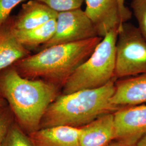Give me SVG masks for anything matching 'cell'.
<instances>
[{"label":"cell","mask_w":146,"mask_h":146,"mask_svg":"<svg viewBox=\"0 0 146 146\" xmlns=\"http://www.w3.org/2000/svg\"><path fill=\"white\" fill-rule=\"evenodd\" d=\"M131 7L137 22V28L146 40V0H131Z\"/></svg>","instance_id":"2e32d148"},{"label":"cell","mask_w":146,"mask_h":146,"mask_svg":"<svg viewBox=\"0 0 146 146\" xmlns=\"http://www.w3.org/2000/svg\"><path fill=\"white\" fill-rule=\"evenodd\" d=\"M119 29L104 36L94 52L68 78L61 94L99 88L115 80L116 43Z\"/></svg>","instance_id":"277c9868"},{"label":"cell","mask_w":146,"mask_h":146,"mask_svg":"<svg viewBox=\"0 0 146 146\" xmlns=\"http://www.w3.org/2000/svg\"><path fill=\"white\" fill-rule=\"evenodd\" d=\"M7 106H8V104H7V102H6V101L0 95V108L5 107Z\"/></svg>","instance_id":"603a6c76"},{"label":"cell","mask_w":146,"mask_h":146,"mask_svg":"<svg viewBox=\"0 0 146 146\" xmlns=\"http://www.w3.org/2000/svg\"><path fill=\"white\" fill-rule=\"evenodd\" d=\"M114 114L116 140L134 146L146 135V104L122 107Z\"/></svg>","instance_id":"52a82bcc"},{"label":"cell","mask_w":146,"mask_h":146,"mask_svg":"<svg viewBox=\"0 0 146 146\" xmlns=\"http://www.w3.org/2000/svg\"><path fill=\"white\" fill-rule=\"evenodd\" d=\"M54 19L41 26L28 31H16L14 34L17 41L29 50L38 49L53 36L56 28Z\"/></svg>","instance_id":"5bb4252c"},{"label":"cell","mask_w":146,"mask_h":146,"mask_svg":"<svg viewBox=\"0 0 146 146\" xmlns=\"http://www.w3.org/2000/svg\"><path fill=\"white\" fill-rule=\"evenodd\" d=\"M3 146H34L29 135L21 129L15 121L7 132Z\"/></svg>","instance_id":"9a60e30c"},{"label":"cell","mask_w":146,"mask_h":146,"mask_svg":"<svg viewBox=\"0 0 146 146\" xmlns=\"http://www.w3.org/2000/svg\"><path fill=\"white\" fill-rule=\"evenodd\" d=\"M136 146V145H134V146Z\"/></svg>","instance_id":"cb8c5ba5"},{"label":"cell","mask_w":146,"mask_h":146,"mask_svg":"<svg viewBox=\"0 0 146 146\" xmlns=\"http://www.w3.org/2000/svg\"><path fill=\"white\" fill-rule=\"evenodd\" d=\"M61 90L42 80L22 77L13 66L0 72V95L28 135L40 129L43 115Z\"/></svg>","instance_id":"6da1fadb"},{"label":"cell","mask_w":146,"mask_h":146,"mask_svg":"<svg viewBox=\"0 0 146 146\" xmlns=\"http://www.w3.org/2000/svg\"><path fill=\"white\" fill-rule=\"evenodd\" d=\"M80 129L60 125L40 129L29 134L34 146H81Z\"/></svg>","instance_id":"4fadbf2b"},{"label":"cell","mask_w":146,"mask_h":146,"mask_svg":"<svg viewBox=\"0 0 146 146\" xmlns=\"http://www.w3.org/2000/svg\"><path fill=\"white\" fill-rule=\"evenodd\" d=\"M115 84L113 80L99 88L60 94L47 108L40 129L60 125L80 128L101 115L114 113L121 108L110 102Z\"/></svg>","instance_id":"3957f363"},{"label":"cell","mask_w":146,"mask_h":146,"mask_svg":"<svg viewBox=\"0 0 146 146\" xmlns=\"http://www.w3.org/2000/svg\"><path fill=\"white\" fill-rule=\"evenodd\" d=\"M99 36L93 23L84 11L78 8L58 13L55 31L38 52L52 46L81 41Z\"/></svg>","instance_id":"8992f818"},{"label":"cell","mask_w":146,"mask_h":146,"mask_svg":"<svg viewBox=\"0 0 146 146\" xmlns=\"http://www.w3.org/2000/svg\"><path fill=\"white\" fill-rule=\"evenodd\" d=\"M13 16L0 26V72L31 55L14 34Z\"/></svg>","instance_id":"7c38bea8"},{"label":"cell","mask_w":146,"mask_h":146,"mask_svg":"<svg viewBox=\"0 0 146 146\" xmlns=\"http://www.w3.org/2000/svg\"><path fill=\"white\" fill-rule=\"evenodd\" d=\"M86 14L94 24L98 36L104 37L110 31L120 29L130 19L120 9L117 0H85Z\"/></svg>","instance_id":"ba28073f"},{"label":"cell","mask_w":146,"mask_h":146,"mask_svg":"<svg viewBox=\"0 0 146 146\" xmlns=\"http://www.w3.org/2000/svg\"><path fill=\"white\" fill-rule=\"evenodd\" d=\"M114 113L100 116L80 128L81 146H106L116 140Z\"/></svg>","instance_id":"9c48e42d"},{"label":"cell","mask_w":146,"mask_h":146,"mask_svg":"<svg viewBox=\"0 0 146 146\" xmlns=\"http://www.w3.org/2000/svg\"><path fill=\"white\" fill-rule=\"evenodd\" d=\"M60 13L81 8L85 0H37Z\"/></svg>","instance_id":"e0dca14e"},{"label":"cell","mask_w":146,"mask_h":146,"mask_svg":"<svg viewBox=\"0 0 146 146\" xmlns=\"http://www.w3.org/2000/svg\"><path fill=\"white\" fill-rule=\"evenodd\" d=\"M106 146H127L125 145V144L122 142V141H119V140H115L114 141H112L110 142L108 145Z\"/></svg>","instance_id":"44dd1931"},{"label":"cell","mask_w":146,"mask_h":146,"mask_svg":"<svg viewBox=\"0 0 146 146\" xmlns=\"http://www.w3.org/2000/svg\"><path fill=\"white\" fill-rule=\"evenodd\" d=\"M117 2L120 6V9L123 13L131 19L132 16V12L129 8L125 5V0H117Z\"/></svg>","instance_id":"ffe728a7"},{"label":"cell","mask_w":146,"mask_h":146,"mask_svg":"<svg viewBox=\"0 0 146 146\" xmlns=\"http://www.w3.org/2000/svg\"><path fill=\"white\" fill-rule=\"evenodd\" d=\"M58 13L37 0H29L23 4L17 15L13 16L16 31H28L41 26L56 19Z\"/></svg>","instance_id":"8fae6325"},{"label":"cell","mask_w":146,"mask_h":146,"mask_svg":"<svg viewBox=\"0 0 146 146\" xmlns=\"http://www.w3.org/2000/svg\"><path fill=\"white\" fill-rule=\"evenodd\" d=\"M14 121V116L8 106L0 108V146H3L7 132Z\"/></svg>","instance_id":"ac0fdd59"},{"label":"cell","mask_w":146,"mask_h":146,"mask_svg":"<svg viewBox=\"0 0 146 146\" xmlns=\"http://www.w3.org/2000/svg\"><path fill=\"white\" fill-rule=\"evenodd\" d=\"M97 36L78 42L52 46L30 55L13 66L23 78L40 79L60 89L101 41Z\"/></svg>","instance_id":"7a4b0ae2"},{"label":"cell","mask_w":146,"mask_h":146,"mask_svg":"<svg viewBox=\"0 0 146 146\" xmlns=\"http://www.w3.org/2000/svg\"><path fill=\"white\" fill-rule=\"evenodd\" d=\"M146 73V40L137 27L123 23L116 43L115 78H124Z\"/></svg>","instance_id":"5b68a950"},{"label":"cell","mask_w":146,"mask_h":146,"mask_svg":"<svg viewBox=\"0 0 146 146\" xmlns=\"http://www.w3.org/2000/svg\"><path fill=\"white\" fill-rule=\"evenodd\" d=\"M110 102L120 107L146 104V73L116 82Z\"/></svg>","instance_id":"30bf717a"},{"label":"cell","mask_w":146,"mask_h":146,"mask_svg":"<svg viewBox=\"0 0 146 146\" xmlns=\"http://www.w3.org/2000/svg\"><path fill=\"white\" fill-rule=\"evenodd\" d=\"M136 146H146V135L142 137L136 145Z\"/></svg>","instance_id":"7402d4cb"},{"label":"cell","mask_w":146,"mask_h":146,"mask_svg":"<svg viewBox=\"0 0 146 146\" xmlns=\"http://www.w3.org/2000/svg\"><path fill=\"white\" fill-rule=\"evenodd\" d=\"M25 0H0V26L11 16V12Z\"/></svg>","instance_id":"d6986e66"}]
</instances>
